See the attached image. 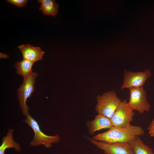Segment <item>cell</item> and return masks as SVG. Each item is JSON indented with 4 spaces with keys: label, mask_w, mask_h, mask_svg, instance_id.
I'll return each mask as SVG.
<instances>
[{
    "label": "cell",
    "mask_w": 154,
    "mask_h": 154,
    "mask_svg": "<svg viewBox=\"0 0 154 154\" xmlns=\"http://www.w3.org/2000/svg\"><path fill=\"white\" fill-rule=\"evenodd\" d=\"M144 130L140 126H130L124 128L112 127L104 133L93 136L92 139L109 143H128L137 137L144 134Z\"/></svg>",
    "instance_id": "6da1fadb"
},
{
    "label": "cell",
    "mask_w": 154,
    "mask_h": 154,
    "mask_svg": "<svg viewBox=\"0 0 154 154\" xmlns=\"http://www.w3.org/2000/svg\"><path fill=\"white\" fill-rule=\"evenodd\" d=\"M96 100V111L110 119L121 101L113 90L98 95Z\"/></svg>",
    "instance_id": "7a4b0ae2"
},
{
    "label": "cell",
    "mask_w": 154,
    "mask_h": 154,
    "mask_svg": "<svg viewBox=\"0 0 154 154\" xmlns=\"http://www.w3.org/2000/svg\"><path fill=\"white\" fill-rule=\"evenodd\" d=\"M38 76L37 73L32 72L28 76L23 78V83L17 90L19 105L23 114L25 116L29 113V109L26 104L27 99L34 91L36 78Z\"/></svg>",
    "instance_id": "3957f363"
},
{
    "label": "cell",
    "mask_w": 154,
    "mask_h": 154,
    "mask_svg": "<svg viewBox=\"0 0 154 154\" xmlns=\"http://www.w3.org/2000/svg\"><path fill=\"white\" fill-rule=\"evenodd\" d=\"M26 116V119L23 121L32 128L35 133L34 137L30 143L31 146L43 145L49 148L52 146V143L59 142L60 138L58 135L54 136L46 135L41 131L37 122L29 113Z\"/></svg>",
    "instance_id": "277c9868"
},
{
    "label": "cell",
    "mask_w": 154,
    "mask_h": 154,
    "mask_svg": "<svg viewBox=\"0 0 154 154\" xmlns=\"http://www.w3.org/2000/svg\"><path fill=\"white\" fill-rule=\"evenodd\" d=\"M134 115L133 110L125 99L121 101L110 120L113 127L124 128L131 125Z\"/></svg>",
    "instance_id": "5b68a950"
},
{
    "label": "cell",
    "mask_w": 154,
    "mask_h": 154,
    "mask_svg": "<svg viewBox=\"0 0 154 154\" xmlns=\"http://www.w3.org/2000/svg\"><path fill=\"white\" fill-rule=\"evenodd\" d=\"M129 90L130 96L128 103L130 107L140 114L145 111L148 112L150 105L147 100L146 92L143 87L131 88Z\"/></svg>",
    "instance_id": "8992f818"
},
{
    "label": "cell",
    "mask_w": 154,
    "mask_h": 154,
    "mask_svg": "<svg viewBox=\"0 0 154 154\" xmlns=\"http://www.w3.org/2000/svg\"><path fill=\"white\" fill-rule=\"evenodd\" d=\"M151 72L149 69L143 72H133L124 70L123 79L121 89L143 87L148 79L150 77Z\"/></svg>",
    "instance_id": "52a82bcc"
},
{
    "label": "cell",
    "mask_w": 154,
    "mask_h": 154,
    "mask_svg": "<svg viewBox=\"0 0 154 154\" xmlns=\"http://www.w3.org/2000/svg\"><path fill=\"white\" fill-rule=\"evenodd\" d=\"M91 143L103 150L104 154H132L133 150L128 143H109L89 139Z\"/></svg>",
    "instance_id": "ba28073f"
},
{
    "label": "cell",
    "mask_w": 154,
    "mask_h": 154,
    "mask_svg": "<svg viewBox=\"0 0 154 154\" xmlns=\"http://www.w3.org/2000/svg\"><path fill=\"white\" fill-rule=\"evenodd\" d=\"M21 52L23 59L34 63L42 59L44 53L40 47H35L29 44H21L18 46Z\"/></svg>",
    "instance_id": "9c48e42d"
},
{
    "label": "cell",
    "mask_w": 154,
    "mask_h": 154,
    "mask_svg": "<svg viewBox=\"0 0 154 154\" xmlns=\"http://www.w3.org/2000/svg\"><path fill=\"white\" fill-rule=\"evenodd\" d=\"M89 134L92 135L95 132L104 129H110L113 127L110 119L101 114H98L95 119L88 121L86 124Z\"/></svg>",
    "instance_id": "30bf717a"
},
{
    "label": "cell",
    "mask_w": 154,
    "mask_h": 154,
    "mask_svg": "<svg viewBox=\"0 0 154 154\" xmlns=\"http://www.w3.org/2000/svg\"><path fill=\"white\" fill-rule=\"evenodd\" d=\"M13 132L14 130L10 129L8 131L6 136L3 137L2 144L0 147V154H4L7 148H14L17 151H20L21 150L20 145L13 140Z\"/></svg>",
    "instance_id": "8fae6325"
},
{
    "label": "cell",
    "mask_w": 154,
    "mask_h": 154,
    "mask_svg": "<svg viewBox=\"0 0 154 154\" xmlns=\"http://www.w3.org/2000/svg\"><path fill=\"white\" fill-rule=\"evenodd\" d=\"M128 143L132 149V154H154L153 149L145 145L139 137Z\"/></svg>",
    "instance_id": "7c38bea8"
},
{
    "label": "cell",
    "mask_w": 154,
    "mask_h": 154,
    "mask_svg": "<svg viewBox=\"0 0 154 154\" xmlns=\"http://www.w3.org/2000/svg\"><path fill=\"white\" fill-rule=\"evenodd\" d=\"M38 2L40 3L39 9L42 10L44 15L56 16L58 13L59 5L54 0H38Z\"/></svg>",
    "instance_id": "4fadbf2b"
},
{
    "label": "cell",
    "mask_w": 154,
    "mask_h": 154,
    "mask_svg": "<svg viewBox=\"0 0 154 154\" xmlns=\"http://www.w3.org/2000/svg\"><path fill=\"white\" fill-rule=\"evenodd\" d=\"M34 63L29 61L23 59L21 61L16 62L14 66L16 69L17 73L22 75L24 78L28 76L32 72V68Z\"/></svg>",
    "instance_id": "5bb4252c"
},
{
    "label": "cell",
    "mask_w": 154,
    "mask_h": 154,
    "mask_svg": "<svg viewBox=\"0 0 154 154\" xmlns=\"http://www.w3.org/2000/svg\"><path fill=\"white\" fill-rule=\"evenodd\" d=\"M7 1L8 3L19 7L25 6L28 2L27 0H7Z\"/></svg>",
    "instance_id": "9a60e30c"
},
{
    "label": "cell",
    "mask_w": 154,
    "mask_h": 154,
    "mask_svg": "<svg viewBox=\"0 0 154 154\" xmlns=\"http://www.w3.org/2000/svg\"><path fill=\"white\" fill-rule=\"evenodd\" d=\"M148 133L151 137H154V119L152 121L147 128Z\"/></svg>",
    "instance_id": "2e32d148"
},
{
    "label": "cell",
    "mask_w": 154,
    "mask_h": 154,
    "mask_svg": "<svg viewBox=\"0 0 154 154\" xmlns=\"http://www.w3.org/2000/svg\"><path fill=\"white\" fill-rule=\"evenodd\" d=\"M9 58V56L5 53H0V58Z\"/></svg>",
    "instance_id": "e0dca14e"
}]
</instances>
